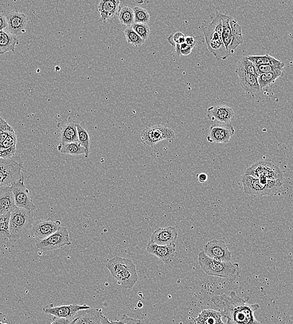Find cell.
Instances as JSON below:
<instances>
[{
	"mask_svg": "<svg viewBox=\"0 0 293 324\" xmlns=\"http://www.w3.org/2000/svg\"><path fill=\"white\" fill-rule=\"evenodd\" d=\"M211 302L219 309L222 317L227 319L225 324H262L255 317L260 305L248 304L235 291H230L229 295L215 296Z\"/></svg>",
	"mask_w": 293,
	"mask_h": 324,
	"instance_id": "cell-1",
	"label": "cell"
},
{
	"mask_svg": "<svg viewBox=\"0 0 293 324\" xmlns=\"http://www.w3.org/2000/svg\"><path fill=\"white\" fill-rule=\"evenodd\" d=\"M106 267L123 288H133L138 281L136 265L130 259L114 257L107 262Z\"/></svg>",
	"mask_w": 293,
	"mask_h": 324,
	"instance_id": "cell-2",
	"label": "cell"
},
{
	"mask_svg": "<svg viewBox=\"0 0 293 324\" xmlns=\"http://www.w3.org/2000/svg\"><path fill=\"white\" fill-rule=\"evenodd\" d=\"M198 263L206 274L225 278L230 283L235 281L240 274L238 264L212 259L203 251L198 254Z\"/></svg>",
	"mask_w": 293,
	"mask_h": 324,
	"instance_id": "cell-3",
	"label": "cell"
},
{
	"mask_svg": "<svg viewBox=\"0 0 293 324\" xmlns=\"http://www.w3.org/2000/svg\"><path fill=\"white\" fill-rule=\"evenodd\" d=\"M244 194L252 197H263L276 194L283 186V180H266L244 175L242 177Z\"/></svg>",
	"mask_w": 293,
	"mask_h": 324,
	"instance_id": "cell-4",
	"label": "cell"
},
{
	"mask_svg": "<svg viewBox=\"0 0 293 324\" xmlns=\"http://www.w3.org/2000/svg\"><path fill=\"white\" fill-rule=\"evenodd\" d=\"M33 211L16 208L11 213L10 234L11 242H16L31 228L33 223Z\"/></svg>",
	"mask_w": 293,
	"mask_h": 324,
	"instance_id": "cell-5",
	"label": "cell"
},
{
	"mask_svg": "<svg viewBox=\"0 0 293 324\" xmlns=\"http://www.w3.org/2000/svg\"><path fill=\"white\" fill-rule=\"evenodd\" d=\"M23 163L20 157L0 159V186L12 184L23 178Z\"/></svg>",
	"mask_w": 293,
	"mask_h": 324,
	"instance_id": "cell-6",
	"label": "cell"
},
{
	"mask_svg": "<svg viewBox=\"0 0 293 324\" xmlns=\"http://www.w3.org/2000/svg\"><path fill=\"white\" fill-rule=\"evenodd\" d=\"M244 175L266 180H283V174L276 163L260 161L247 168Z\"/></svg>",
	"mask_w": 293,
	"mask_h": 324,
	"instance_id": "cell-7",
	"label": "cell"
},
{
	"mask_svg": "<svg viewBox=\"0 0 293 324\" xmlns=\"http://www.w3.org/2000/svg\"><path fill=\"white\" fill-rule=\"evenodd\" d=\"M209 52L219 60H225L229 57L230 53L223 43L222 36L212 28L211 24L201 25Z\"/></svg>",
	"mask_w": 293,
	"mask_h": 324,
	"instance_id": "cell-8",
	"label": "cell"
},
{
	"mask_svg": "<svg viewBox=\"0 0 293 324\" xmlns=\"http://www.w3.org/2000/svg\"><path fill=\"white\" fill-rule=\"evenodd\" d=\"M176 135L173 130L162 125H156L144 128L141 133V141L145 146L153 147L160 141L174 140Z\"/></svg>",
	"mask_w": 293,
	"mask_h": 324,
	"instance_id": "cell-9",
	"label": "cell"
},
{
	"mask_svg": "<svg viewBox=\"0 0 293 324\" xmlns=\"http://www.w3.org/2000/svg\"><path fill=\"white\" fill-rule=\"evenodd\" d=\"M68 229L60 227L57 232L43 240L36 241V247L44 251L57 250L65 246L71 245Z\"/></svg>",
	"mask_w": 293,
	"mask_h": 324,
	"instance_id": "cell-10",
	"label": "cell"
},
{
	"mask_svg": "<svg viewBox=\"0 0 293 324\" xmlns=\"http://www.w3.org/2000/svg\"><path fill=\"white\" fill-rule=\"evenodd\" d=\"M14 195L16 207L33 211L36 208L29 194V191L25 184V176L20 180L11 184Z\"/></svg>",
	"mask_w": 293,
	"mask_h": 324,
	"instance_id": "cell-11",
	"label": "cell"
},
{
	"mask_svg": "<svg viewBox=\"0 0 293 324\" xmlns=\"http://www.w3.org/2000/svg\"><path fill=\"white\" fill-rule=\"evenodd\" d=\"M61 225L59 220L52 219H38L31 227V237L36 241L43 240L57 232Z\"/></svg>",
	"mask_w": 293,
	"mask_h": 324,
	"instance_id": "cell-12",
	"label": "cell"
},
{
	"mask_svg": "<svg viewBox=\"0 0 293 324\" xmlns=\"http://www.w3.org/2000/svg\"><path fill=\"white\" fill-rule=\"evenodd\" d=\"M235 133V128L230 124L215 123L210 127L206 138L210 143L225 144L229 143Z\"/></svg>",
	"mask_w": 293,
	"mask_h": 324,
	"instance_id": "cell-13",
	"label": "cell"
},
{
	"mask_svg": "<svg viewBox=\"0 0 293 324\" xmlns=\"http://www.w3.org/2000/svg\"><path fill=\"white\" fill-rule=\"evenodd\" d=\"M203 251L209 258L216 260L230 262L232 259V253L223 240L210 241L204 246Z\"/></svg>",
	"mask_w": 293,
	"mask_h": 324,
	"instance_id": "cell-14",
	"label": "cell"
},
{
	"mask_svg": "<svg viewBox=\"0 0 293 324\" xmlns=\"http://www.w3.org/2000/svg\"><path fill=\"white\" fill-rule=\"evenodd\" d=\"M87 304L80 305L71 304L67 306H60L45 308L44 311L45 314L54 316L55 318H66V319H74L77 313L80 310L90 309Z\"/></svg>",
	"mask_w": 293,
	"mask_h": 324,
	"instance_id": "cell-15",
	"label": "cell"
},
{
	"mask_svg": "<svg viewBox=\"0 0 293 324\" xmlns=\"http://www.w3.org/2000/svg\"><path fill=\"white\" fill-rule=\"evenodd\" d=\"M176 243L169 245L161 246L156 245L150 241L147 244L146 251L152 255L157 257L165 264H170L173 260L175 254H176Z\"/></svg>",
	"mask_w": 293,
	"mask_h": 324,
	"instance_id": "cell-16",
	"label": "cell"
},
{
	"mask_svg": "<svg viewBox=\"0 0 293 324\" xmlns=\"http://www.w3.org/2000/svg\"><path fill=\"white\" fill-rule=\"evenodd\" d=\"M207 117L212 122L229 124L235 119V112L230 107L218 105L208 109Z\"/></svg>",
	"mask_w": 293,
	"mask_h": 324,
	"instance_id": "cell-17",
	"label": "cell"
},
{
	"mask_svg": "<svg viewBox=\"0 0 293 324\" xmlns=\"http://www.w3.org/2000/svg\"><path fill=\"white\" fill-rule=\"evenodd\" d=\"M178 237L177 227L169 226L155 229L151 236V242L156 245L165 246L176 243Z\"/></svg>",
	"mask_w": 293,
	"mask_h": 324,
	"instance_id": "cell-18",
	"label": "cell"
},
{
	"mask_svg": "<svg viewBox=\"0 0 293 324\" xmlns=\"http://www.w3.org/2000/svg\"><path fill=\"white\" fill-rule=\"evenodd\" d=\"M77 123L71 117L59 122L58 127L60 128V144L78 143Z\"/></svg>",
	"mask_w": 293,
	"mask_h": 324,
	"instance_id": "cell-19",
	"label": "cell"
},
{
	"mask_svg": "<svg viewBox=\"0 0 293 324\" xmlns=\"http://www.w3.org/2000/svg\"><path fill=\"white\" fill-rule=\"evenodd\" d=\"M8 28L10 33L15 36L25 33L27 25V18L25 14L18 12H13L7 16Z\"/></svg>",
	"mask_w": 293,
	"mask_h": 324,
	"instance_id": "cell-20",
	"label": "cell"
},
{
	"mask_svg": "<svg viewBox=\"0 0 293 324\" xmlns=\"http://www.w3.org/2000/svg\"><path fill=\"white\" fill-rule=\"evenodd\" d=\"M104 316L101 309H90L80 310L75 316L74 324H101Z\"/></svg>",
	"mask_w": 293,
	"mask_h": 324,
	"instance_id": "cell-21",
	"label": "cell"
},
{
	"mask_svg": "<svg viewBox=\"0 0 293 324\" xmlns=\"http://www.w3.org/2000/svg\"><path fill=\"white\" fill-rule=\"evenodd\" d=\"M17 207L10 184L0 187V215L11 213Z\"/></svg>",
	"mask_w": 293,
	"mask_h": 324,
	"instance_id": "cell-22",
	"label": "cell"
},
{
	"mask_svg": "<svg viewBox=\"0 0 293 324\" xmlns=\"http://www.w3.org/2000/svg\"><path fill=\"white\" fill-rule=\"evenodd\" d=\"M119 0H103L98 5V10L101 16V21L107 22L118 15L120 9Z\"/></svg>",
	"mask_w": 293,
	"mask_h": 324,
	"instance_id": "cell-23",
	"label": "cell"
},
{
	"mask_svg": "<svg viewBox=\"0 0 293 324\" xmlns=\"http://www.w3.org/2000/svg\"><path fill=\"white\" fill-rule=\"evenodd\" d=\"M195 324H225L219 310H203L195 319Z\"/></svg>",
	"mask_w": 293,
	"mask_h": 324,
	"instance_id": "cell-24",
	"label": "cell"
},
{
	"mask_svg": "<svg viewBox=\"0 0 293 324\" xmlns=\"http://www.w3.org/2000/svg\"><path fill=\"white\" fill-rule=\"evenodd\" d=\"M19 43L17 36L10 32L0 31V55L5 53L14 52L16 45Z\"/></svg>",
	"mask_w": 293,
	"mask_h": 324,
	"instance_id": "cell-25",
	"label": "cell"
},
{
	"mask_svg": "<svg viewBox=\"0 0 293 324\" xmlns=\"http://www.w3.org/2000/svg\"><path fill=\"white\" fill-rule=\"evenodd\" d=\"M238 77L241 86L246 93L253 95L261 90L258 77L250 74H240Z\"/></svg>",
	"mask_w": 293,
	"mask_h": 324,
	"instance_id": "cell-26",
	"label": "cell"
},
{
	"mask_svg": "<svg viewBox=\"0 0 293 324\" xmlns=\"http://www.w3.org/2000/svg\"><path fill=\"white\" fill-rule=\"evenodd\" d=\"M230 26L232 29L233 40L228 52L230 55L233 54L236 48L238 47L243 42V34H242L241 27L235 18L231 17Z\"/></svg>",
	"mask_w": 293,
	"mask_h": 324,
	"instance_id": "cell-27",
	"label": "cell"
},
{
	"mask_svg": "<svg viewBox=\"0 0 293 324\" xmlns=\"http://www.w3.org/2000/svg\"><path fill=\"white\" fill-rule=\"evenodd\" d=\"M247 58L256 66L271 65L284 69L285 64L282 61L267 54L264 56H248Z\"/></svg>",
	"mask_w": 293,
	"mask_h": 324,
	"instance_id": "cell-28",
	"label": "cell"
},
{
	"mask_svg": "<svg viewBox=\"0 0 293 324\" xmlns=\"http://www.w3.org/2000/svg\"><path fill=\"white\" fill-rule=\"evenodd\" d=\"M235 72L238 74V76L240 74H250L257 77L259 76L256 66L252 61H250L246 56H243L239 60Z\"/></svg>",
	"mask_w": 293,
	"mask_h": 324,
	"instance_id": "cell-29",
	"label": "cell"
},
{
	"mask_svg": "<svg viewBox=\"0 0 293 324\" xmlns=\"http://www.w3.org/2000/svg\"><path fill=\"white\" fill-rule=\"evenodd\" d=\"M78 143L86 150L85 157L88 158L90 154V136L86 125L83 122L77 123Z\"/></svg>",
	"mask_w": 293,
	"mask_h": 324,
	"instance_id": "cell-30",
	"label": "cell"
},
{
	"mask_svg": "<svg viewBox=\"0 0 293 324\" xmlns=\"http://www.w3.org/2000/svg\"><path fill=\"white\" fill-rule=\"evenodd\" d=\"M231 17H232L222 14L223 21V31L222 34V38L223 43H224L226 49L228 50H228H229L231 44H232L233 40L232 29H231L230 23Z\"/></svg>",
	"mask_w": 293,
	"mask_h": 324,
	"instance_id": "cell-31",
	"label": "cell"
},
{
	"mask_svg": "<svg viewBox=\"0 0 293 324\" xmlns=\"http://www.w3.org/2000/svg\"><path fill=\"white\" fill-rule=\"evenodd\" d=\"M58 150L61 154L74 155V156L86 154L85 149L79 143L60 144L58 146Z\"/></svg>",
	"mask_w": 293,
	"mask_h": 324,
	"instance_id": "cell-32",
	"label": "cell"
},
{
	"mask_svg": "<svg viewBox=\"0 0 293 324\" xmlns=\"http://www.w3.org/2000/svg\"><path fill=\"white\" fill-rule=\"evenodd\" d=\"M11 213L0 215V245L9 242Z\"/></svg>",
	"mask_w": 293,
	"mask_h": 324,
	"instance_id": "cell-33",
	"label": "cell"
},
{
	"mask_svg": "<svg viewBox=\"0 0 293 324\" xmlns=\"http://www.w3.org/2000/svg\"><path fill=\"white\" fill-rule=\"evenodd\" d=\"M283 74V71L272 72V73L260 74L258 77V82L261 90L268 87L274 84L277 79Z\"/></svg>",
	"mask_w": 293,
	"mask_h": 324,
	"instance_id": "cell-34",
	"label": "cell"
},
{
	"mask_svg": "<svg viewBox=\"0 0 293 324\" xmlns=\"http://www.w3.org/2000/svg\"><path fill=\"white\" fill-rule=\"evenodd\" d=\"M118 17L119 21L123 25L128 27H131L135 22H134V12L133 9L131 7L125 6L120 8L119 13H118Z\"/></svg>",
	"mask_w": 293,
	"mask_h": 324,
	"instance_id": "cell-35",
	"label": "cell"
},
{
	"mask_svg": "<svg viewBox=\"0 0 293 324\" xmlns=\"http://www.w3.org/2000/svg\"><path fill=\"white\" fill-rule=\"evenodd\" d=\"M124 34L128 42L135 47H141V45L144 43V40L142 39L132 27L126 28L124 31Z\"/></svg>",
	"mask_w": 293,
	"mask_h": 324,
	"instance_id": "cell-36",
	"label": "cell"
},
{
	"mask_svg": "<svg viewBox=\"0 0 293 324\" xmlns=\"http://www.w3.org/2000/svg\"><path fill=\"white\" fill-rule=\"evenodd\" d=\"M134 22L147 24L150 21V15L146 9L140 7L134 8Z\"/></svg>",
	"mask_w": 293,
	"mask_h": 324,
	"instance_id": "cell-37",
	"label": "cell"
},
{
	"mask_svg": "<svg viewBox=\"0 0 293 324\" xmlns=\"http://www.w3.org/2000/svg\"><path fill=\"white\" fill-rule=\"evenodd\" d=\"M131 27L133 28L134 30L136 32V33L138 34L142 39H143L144 41H146V40L149 38L150 30L147 24L134 23Z\"/></svg>",
	"mask_w": 293,
	"mask_h": 324,
	"instance_id": "cell-38",
	"label": "cell"
},
{
	"mask_svg": "<svg viewBox=\"0 0 293 324\" xmlns=\"http://www.w3.org/2000/svg\"><path fill=\"white\" fill-rule=\"evenodd\" d=\"M17 143V137L15 132H12L3 143L0 147V150H7L12 148H16Z\"/></svg>",
	"mask_w": 293,
	"mask_h": 324,
	"instance_id": "cell-39",
	"label": "cell"
},
{
	"mask_svg": "<svg viewBox=\"0 0 293 324\" xmlns=\"http://www.w3.org/2000/svg\"><path fill=\"white\" fill-rule=\"evenodd\" d=\"M168 41L173 47H176V45H181L184 43L185 41V36L184 33L182 32H177V33L173 34L168 37Z\"/></svg>",
	"mask_w": 293,
	"mask_h": 324,
	"instance_id": "cell-40",
	"label": "cell"
},
{
	"mask_svg": "<svg viewBox=\"0 0 293 324\" xmlns=\"http://www.w3.org/2000/svg\"><path fill=\"white\" fill-rule=\"evenodd\" d=\"M256 66V65H255ZM259 74L272 73L278 71H283V69L279 67L271 65L256 66Z\"/></svg>",
	"mask_w": 293,
	"mask_h": 324,
	"instance_id": "cell-41",
	"label": "cell"
},
{
	"mask_svg": "<svg viewBox=\"0 0 293 324\" xmlns=\"http://www.w3.org/2000/svg\"><path fill=\"white\" fill-rule=\"evenodd\" d=\"M176 48V52L177 56H189L192 53L193 48L190 45L184 43L181 45H176L175 47Z\"/></svg>",
	"mask_w": 293,
	"mask_h": 324,
	"instance_id": "cell-42",
	"label": "cell"
},
{
	"mask_svg": "<svg viewBox=\"0 0 293 324\" xmlns=\"http://www.w3.org/2000/svg\"><path fill=\"white\" fill-rule=\"evenodd\" d=\"M200 36L197 37H192L190 36H185V42L188 45H190V47L194 48L196 45L200 44L201 42H202V38L198 39L199 37Z\"/></svg>",
	"mask_w": 293,
	"mask_h": 324,
	"instance_id": "cell-43",
	"label": "cell"
},
{
	"mask_svg": "<svg viewBox=\"0 0 293 324\" xmlns=\"http://www.w3.org/2000/svg\"><path fill=\"white\" fill-rule=\"evenodd\" d=\"M17 148H12L7 150H0V159H9L14 156Z\"/></svg>",
	"mask_w": 293,
	"mask_h": 324,
	"instance_id": "cell-44",
	"label": "cell"
},
{
	"mask_svg": "<svg viewBox=\"0 0 293 324\" xmlns=\"http://www.w3.org/2000/svg\"><path fill=\"white\" fill-rule=\"evenodd\" d=\"M119 322L120 324H141V320L131 318L125 314L122 315Z\"/></svg>",
	"mask_w": 293,
	"mask_h": 324,
	"instance_id": "cell-45",
	"label": "cell"
},
{
	"mask_svg": "<svg viewBox=\"0 0 293 324\" xmlns=\"http://www.w3.org/2000/svg\"><path fill=\"white\" fill-rule=\"evenodd\" d=\"M10 131H14V129L8 124L6 120L0 117V132H10Z\"/></svg>",
	"mask_w": 293,
	"mask_h": 324,
	"instance_id": "cell-46",
	"label": "cell"
},
{
	"mask_svg": "<svg viewBox=\"0 0 293 324\" xmlns=\"http://www.w3.org/2000/svg\"><path fill=\"white\" fill-rule=\"evenodd\" d=\"M8 27L7 17L2 13H0V31H4V29Z\"/></svg>",
	"mask_w": 293,
	"mask_h": 324,
	"instance_id": "cell-47",
	"label": "cell"
},
{
	"mask_svg": "<svg viewBox=\"0 0 293 324\" xmlns=\"http://www.w3.org/2000/svg\"><path fill=\"white\" fill-rule=\"evenodd\" d=\"M71 322V320L66 319V318H55V319L50 324H69Z\"/></svg>",
	"mask_w": 293,
	"mask_h": 324,
	"instance_id": "cell-48",
	"label": "cell"
},
{
	"mask_svg": "<svg viewBox=\"0 0 293 324\" xmlns=\"http://www.w3.org/2000/svg\"><path fill=\"white\" fill-rule=\"evenodd\" d=\"M14 131H10V132H0V147H1L3 143H4L5 141L6 140L7 138L9 136L10 133L12 132H14Z\"/></svg>",
	"mask_w": 293,
	"mask_h": 324,
	"instance_id": "cell-49",
	"label": "cell"
},
{
	"mask_svg": "<svg viewBox=\"0 0 293 324\" xmlns=\"http://www.w3.org/2000/svg\"><path fill=\"white\" fill-rule=\"evenodd\" d=\"M198 180L201 183H205L208 180V175L205 173H200L197 175Z\"/></svg>",
	"mask_w": 293,
	"mask_h": 324,
	"instance_id": "cell-50",
	"label": "cell"
},
{
	"mask_svg": "<svg viewBox=\"0 0 293 324\" xmlns=\"http://www.w3.org/2000/svg\"><path fill=\"white\" fill-rule=\"evenodd\" d=\"M109 322L108 318L104 315L103 318H102L101 324H109Z\"/></svg>",
	"mask_w": 293,
	"mask_h": 324,
	"instance_id": "cell-51",
	"label": "cell"
},
{
	"mask_svg": "<svg viewBox=\"0 0 293 324\" xmlns=\"http://www.w3.org/2000/svg\"><path fill=\"white\" fill-rule=\"evenodd\" d=\"M109 324H120L119 320L109 321Z\"/></svg>",
	"mask_w": 293,
	"mask_h": 324,
	"instance_id": "cell-52",
	"label": "cell"
},
{
	"mask_svg": "<svg viewBox=\"0 0 293 324\" xmlns=\"http://www.w3.org/2000/svg\"><path fill=\"white\" fill-rule=\"evenodd\" d=\"M142 306H143V304L141 303V302H139L138 303V307L139 308H142Z\"/></svg>",
	"mask_w": 293,
	"mask_h": 324,
	"instance_id": "cell-53",
	"label": "cell"
},
{
	"mask_svg": "<svg viewBox=\"0 0 293 324\" xmlns=\"http://www.w3.org/2000/svg\"><path fill=\"white\" fill-rule=\"evenodd\" d=\"M74 322H75V320H74V318L73 320H71V322H70L69 324H74Z\"/></svg>",
	"mask_w": 293,
	"mask_h": 324,
	"instance_id": "cell-54",
	"label": "cell"
},
{
	"mask_svg": "<svg viewBox=\"0 0 293 324\" xmlns=\"http://www.w3.org/2000/svg\"><path fill=\"white\" fill-rule=\"evenodd\" d=\"M0 324H4L2 323V321H0Z\"/></svg>",
	"mask_w": 293,
	"mask_h": 324,
	"instance_id": "cell-55",
	"label": "cell"
},
{
	"mask_svg": "<svg viewBox=\"0 0 293 324\" xmlns=\"http://www.w3.org/2000/svg\"><path fill=\"white\" fill-rule=\"evenodd\" d=\"M4 324H9V323H4Z\"/></svg>",
	"mask_w": 293,
	"mask_h": 324,
	"instance_id": "cell-56",
	"label": "cell"
},
{
	"mask_svg": "<svg viewBox=\"0 0 293 324\" xmlns=\"http://www.w3.org/2000/svg\"><path fill=\"white\" fill-rule=\"evenodd\" d=\"M0 187H1V186H0Z\"/></svg>",
	"mask_w": 293,
	"mask_h": 324,
	"instance_id": "cell-57",
	"label": "cell"
}]
</instances>
